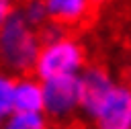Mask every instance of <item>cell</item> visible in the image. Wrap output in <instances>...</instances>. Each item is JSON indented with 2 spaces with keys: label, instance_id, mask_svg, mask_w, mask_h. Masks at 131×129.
<instances>
[{
  "label": "cell",
  "instance_id": "cell-2",
  "mask_svg": "<svg viewBox=\"0 0 131 129\" xmlns=\"http://www.w3.org/2000/svg\"><path fill=\"white\" fill-rule=\"evenodd\" d=\"M84 68H86V51L82 43L63 33L51 41L41 43L39 55L33 66V76L45 82L61 76H80Z\"/></svg>",
  "mask_w": 131,
  "mask_h": 129
},
{
  "label": "cell",
  "instance_id": "cell-8",
  "mask_svg": "<svg viewBox=\"0 0 131 129\" xmlns=\"http://www.w3.org/2000/svg\"><path fill=\"white\" fill-rule=\"evenodd\" d=\"M49 119L43 113H12L4 123L2 129H47Z\"/></svg>",
  "mask_w": 131,
  "mask_h": 129
},
{
  "label": "cell",
  "instance_id": "cell-7",
  "mask_svg": "<svg viewBox=\"0 0 131 129\" xmlns=\"http://www.w3.org/2000/svg\"><path fill=\"white\" fill-rule=\"evenodd\" d=\"M53 25H78L90 12V0H43Z\"/></svg>",
  "mask_w": 131,
  "mask_h": 129
},
{
  "label": "cell",
  "instance_id": "cell-10",
  "mask_svg": "<svg viewBox=\"0 0 131 129\" xmlns=\"http://www.w3.org/2000/svg\"><path fill=\"white\" fill-rule=\"evenodd\" d=\"M20 14L25 16V20L33 29H43V25L47 20L45 2H41V0H27V4L20 8Z\"/></svg>",
  "mask_w": 131,
  "mask_h": 129
},
{
  "label": "cell",
  "instance_id": "cell-11",
  "mask_svg": "<svg viewBox=\"0 0 131 129\" xmlns=\"http://www.w3.org/2000/svg\"><path fill=\"white\" fill-rule=\"evenodd\" d=\"M14 0H0V29L4 27V23L10 18V14L14 12Z\"/></svg>",
  "mask_w": 131,
  "mask_h": 129
},
{
  "label": "cell",
  "instance_id": "cell-3",
  "mask_svg": "<svg viewBox=\"0 0 131 129\" xmlns=\"http://www.w3.org/2000/svg\"><path fill=\"white\" fill-rule=\"evenodd\" d=\"M80 111V78L61 76L43 82V115L51 121H68Z\"/></svg>",
  "mask_w": 131,
  "mask_h": 129
},
{
  "label": "cell",
  "instance_id": "cell-14",
  "mask_svg": "<svg viewBox=\"0 0 131 129\" xmlns=\"http://www.w3.org/2000/svg\"><path fill=\"white\" fill-rule=\"evenodd\" d=\"M0 129H2V121H0Z\"/></svg>",
  "mask_w": 131,
  "mask_h": 129
},
{
  "label": "cell",
  "instance_id": "cell-5",
  "mask_svg": "<svg viewBox=\"0 0 131 129\" xmlns=\"http://www.w3.org/2000/svg\"><path fill=\"white\" fill-rule=\"evenodd\" d=\"M94 129H131V88L117 84L92 117Z\"/></svg>",
  "mask_w": 131,
  "mask_h": 129
},
{
  "label": "cell",
  "instance_id": "cell-1",
  "mask_svg": "<svg viewBox=\"0 0 131 129\" xmlns=\"http://www.w3.org/2000/svg\"><path fill=\"white\" fill-rule=\"evenodd\" d=\"M41 49L39 31L33 29L20 10H14L0 29V70L10 76H29Z\"/></svg>",
  "mask_w": 131,
  "mask_h": 129
},
{
  "label": "cell",
  "instance_id": "cell-6",
  "mask_svg": "<svg viewBox=\"0 0 131 129\" xmlns=\"http://www.w3.org/2000/svg\"><path fill=\"white\" fill-rule=\"evenodd\" d=\"M14 111L43 113V82L35 76H20L14 80Z\"/></svg>",
  "mask_w": 131,
  "mask_h": 129
},
{
  "label": "cell",
  "instance_id": "cell-15",
  "mask_svg": "<svg viewBox=\"0 0 131 129\" xmlns=\"http://www.w3.org/2000/svg\"><path fill=\"white\" fill-rule=\"evenodd\" d=\"M41 2H43V0H41Z\"/></svg>",
  "mask_w": 131,
  "mask_h": 129
},
{
  "label": "cell",
  "instance_id": "cell-12",
  "mask_svg": "<svg viewBox=\"0 0 131 129\" xmlns=\"http://www.w3.org/2000/svg\"><path fill=\"white\" fill-rule=\"evenodd\" d=\"M127 86L131 88V63H129V68H127Z\"/></svg>",
  "mask_w": 131,
  "mask_h": 129
},
{
  "label": "cell",
  "instance_id": "cell-9",
  "mask_svg": "<svg viewBox=\"0 0 131 129\" xmlns=\"http://www.w3.org/2000/svg\"><path fill=\"white\" fill-rule=\"evenodd\" d=\"M14 76L0 70V121L4 123L14 113Z\"/></svg>",
  "mask_w": 131,
  "mask_h": 129
},
{
  "label": "cell",
  "instance_id": "cell-4",
  "mask_svg": "<svg viewBox=\"0 0 131 129\" xmlns=\"http://www.w3.org/2000/svg\"><path fill=\"white\" fill-rule=\"evenodd\" d=\"M80 113L92 121L100 104L106 100V96L117 86L102 66H86L80 72Z\"/></svg>",
  "mask_w": 131,
  "mask_h": 129
},
{
  "label": "cell",
  "instance_id": "cell-13",
  "mask_svg": "<svg viewBox=\"0 0 131 129\" xmlns=\"http://www.w3.org/2000/svg\"><path fill=\"white\" fill-rule=\"evenodd\" d=\"M90 2H92V4H102L104 0H90Z\"/></svg>",
  "mask_w": 131,
  "mask_h": 129
}]
</instances>
